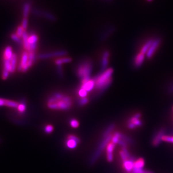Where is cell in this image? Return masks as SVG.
<instances>
[{
    "mask_svg": "<svg viewBox=\"0 0 173 173\" xmlns=\"http://www.w3.org/2000/svg\"><path fill=\"white\" fill-rule=\"evenodd\" d=\"M72 61V58L71 57H62L56 60L55 63L57 66H59V65H62V64L64 63H70Z\"/></svg>",
    "mask_w": 173,
    "mask_h": 173,
    "instance_id": "obj_23",
    "label": "cell"
},
{
    "mask_svg": "<svg viewBox=\"0 0 173 173\" xmlns=\"http://www.w3.org/2000/svg\"><path fill=\"white\" fill-rule=\"evenodd\" d=\"M73 105L72 98L62 93L56 92L47 100V107L53 110L66 111L69 109Z\"/></svg>",
    "mask_w": 173,
    "mask_h": 173,
    "instance_id": "obj_1",
    "label": "cell"
},
{
    "mask_svg": "<svg viewBox=\"0 0 173 173\" xmlns=\"http://www.w3.org/2000/svg\"><path fill=\"white\" fill-rule=\"evenodd\" d=\"M115 127V124L114 123H111L106 128L105 131L103 133L102 137L103 138L106 137L107 136H110L111 135V132L114 129Z\"/></svg>",
    "mask_w": 173,
    "mask_h": 173,
    "instance_id": "obj_24",
    "label": "cell"
},
{
    "mask_svg": "<svg viewBox=\"0 0 173 173\" xmlns=\"http://www.w3.org/2000/svg\"><path fill=\"white\" fill-rule=\"evenodd\" d=\"M153 39H149L148 40H147L145 43V44L142 46L140 52L144 54H146L148 50H149L150 46H151V44L153 42Z\"/></svg>",
    "mask_w": 173,
    "mask_h": 173,
    "instance_id": "obj_22",
    "label": "cell"
},
{
    "mask_svg": "<svg viewBox=\"0 0 173 173\" xmlns=\"http://www.w3.org/2000/svg\"><path fill=\"white\" fill-rule=\"evenodd\" d=\"M141 117V114L139 113H137L135 114L133 117H132L129 120L128 122H131L136 127H141L142 125V121L139 119Z\"/></svg>",
    "mask_w": 173,
    "mask_h": 173,
    "instance_id": "obj_16",
    "label": "cell"
},
{
    "mask_svg": "<svg viewBox=\"0 0 173 173\" xmlns=\"http://www.w3.org/2000/svg\"><path fill=\"white\" fill-rule=\"evenodd\" d=\"M145 59V54L139 52L138 53L134 58L133 60V66L136 68L140 67Z\"/></svg>",
    "mask_w": 173,
    "mask_h": 173,
    "instance_id": "obj_11",
    "label": "cell"
},
{
    "mask_svg": "<svg viewBox=\"0 0 173 173\" xmlns=\"http://www.w3.org/2000/svg\"><path fill=\"white\" fill-rule=\"evenodd\" d=\"M115 31V27L112 26H110L109 28H107L104 32L102 33L101 37L99 38V41L100 42H104L107 39H108L109 37L111 36L114 32Z\"/></svg>",
    "mask_w": 173,
    "mask_h": 173,
    "instance_id": "obj_15",
    "label": "cell"
},
{
    "mask_svg": "<svg viewBox=\"0 0 173 173\" xmlns=\"http://www.w3.org/2000/svg\"><path fill=\"white\" fill-rule=\"evenodd\" d=\"M88 101H89V100L86 97V98H81L78 100V104L80 107H83L87 104Z\"/></svg>",
    "mask_w": 173,
    "mask_h": 173,
    "instance_id": "obj_31",
    "label": "cell"
},
{
    "mask_svg": "<svg viewBox=\"0 0 173 173\" xmlns=\"http://www.w3.org/2000/svg\"><path fill=\"white\" fill-rule=\"evenodd\" d=\"M28 60V52L25 51L24 52H23L22 54L20 64L18 67V71L19 72L22 71V70L27 64Z\"/></svg>",
    "mask_w": 173,
    "mask_h": 173,
    "instance_id": "obj_18",
    "label": "cell"
},
{
    "mask_svg": "<svg viewBox=\"0 0 173 173\" xmlns=\"http://www.w3.org/2000/svg\"><path fill=\"white\" fill-rule=\"evenodd\" d=\"M70 125H71L73 128H76L78 127V126H79V122H78V121L77 120L73 119H71V120H70Z\"/></svg>",
    "mask_w": 173,
    "mask_h": 173,
    "instance_id": "obj_39",
    "label": "cell"
},
{
    "mask_svg": "<svg viewBox=\"0 0 173 173\" xmlns=\"http://www.w3.org/2000/svg\"><path fill=\"white\" fill-rule=\"evenodd\" d=\"M5 100L6 99L0 98V107L5 106Z\"/></svg>",
    "mask_w": 173,
    "mask_h": 173,
    "instance_id": "obj_45",
    "label": "cell"
},
{
    "mask_svg": "<svg viewBox=\"0 0 173 173\" xmlns=\"http://www.w3.org/2000/svg\"><path fill=\"white\" fill-rule=\"evenodd\" d=\"M1 139H0V142H1Z\"/></svg>",
    "mask_w": 173,
    "mask_h": 173,
    "instance_id": "obj_49",
    "label": "cell"
},
{
    "mask_svg": "<svg viewBox=\"0 0 173 173\" xmlns=\"http://www.w3.org/2000/svg\"><path fill=\"white\" fill-rule=\"evenodd\" d=\"M118 143L122 146V148H127V146H128V144L126 142H125V141H124L123 140L121 139H119V141H118Z\"/></svg>",
    "mask_w": 173,
    "mask_h": 173,
    "instance_id": "obj_42",
    "label": "cell"
},
{
    "mask_svg": "<svg viewBox=\"0 0 173 173\" xmlns=\"http://www.w3.org/2000/svg\"><path fill=\"white\" fill-rule=\"evenodd\" d=\"M110 52L109 50H105L101 56V72L104 71L106 70L108 66L109 62V57H110Z\"/></svg>",
    "mask_w": 173,
    "mask_h": 173,
    "instance_id": "obj_6",
    "label": "cell"
},
{
    "mask_svg": "<svg viewBox=\"0 0 173 173\" xmlns=\"http://www.w3.org/2000/svg\"><path fill=\"white\" fill-rule=\"evenodd\" d=\"M30 9V6L29 3H25L23 7V17L25 18H28L29 13V11Z\"/></svg>",
    "mask_w": 173,
    "mask_h": 173,
    "instance_id": "obj_28",
    "label": "cell"
},
{
    "mask_svg": "<svg viewBox=\"0 0 173 173\" xmlns=\"http://www.w3.org/2000/svg\"><path fill=\"white\" fill-rule=\"evenodd\" d=\"M93 63L92 60L89 58H85L78 63L75 72V74L81 80V82L88 80L91 78L92 71Z\"/></svg>",
    "mask_w": 173,
    "mask_h": 173,
    "instance_id": "obj_3",
    "label": "cell"
},
{
    "mask_svg": "<svg viewBox=\"0 0 173 173\" xmlns=\"http://www.w3.org/2000/svg\"><path fill=\"white\" fill-rule=\"evenodd\" d=\"M16 55L13 54L12 58L11 59V73L14 72L16 68Z\"/></svg>",
    "mask_w": 173,
    "mask_h": 173,
    "instance_id": "obj_29",
    "label": "cell"
},
{
    "mask_svg": "<svg viewBox=\"0 0 173 173\" xmlns=\"http://www.w3.org/2000/svg\"><path fill=\"white\" fill-rule=\"evenodd\" d=\"M161 39L160 38H156L153 39V41L150 46L149 50L146 53V57L147 59H150L154 54L155 51L158 48L160 44Z\"/></svg>",
    "mask_w": 173,
    "mask_h": 173,
    "instance_id": "obj_8",
    "label": "cell"
},
{
    "mask_svg": "<svg viewBox=\"0 0 173 173\" xmlns=\"http://www.w3.org/2000/svg\"><path fill=\"white\" fill-rule=\"evenodd\" d=\"M62 65H59L57 66V74L60 78H63L64 77V73L62 68Z\"/></svg>",
    "mask_w": 173,
    "mask_h": 173,
    "instance_id": "obj_38",
    "label": "cell"
},
{
    "mask_svg": "<svg viewBox=\"0 0 173 173\" xmlns=\"http://www.w3.org/2000/svg\"><path fill=\"white\" fill-rule=\"evenodd\" d=\"M162 141L173 143V136H165L162 137Z\"/></svg>",
    "mask_w": 173,
    "mask_h": 173,
    "instance_id": "obj_36",
    "label": "cell"
},
{
    "mask_svg": "<svg viewBox=\"0 0 173 173\" xmlns=\"http://www.w3.org/2000/svg\"><path fill=\"white\" fill-rule=\"evenodd\" d=\"M17 109H18V111L21 113H23L25 111L26 105H25V104L24 101H22L21 103H19Z\"/></svg>",
    "mask_w": 173,
    "mask_h": 173,
    "instance_id": "obj_32",
    "label": "cell"
},
{
    "mask_svg": "<svg viewBox=\"0 0 173 173\" xmlns=\"http://www.w3.org/2000/svg\"><path fill=\"white\" fill-rule=\"evenodd\" d=\"M169 93H173V86L169 89Z\"/></svg>",
    "mask_w": 173,
    "mask_h": 173,
    "instance_id": "obj_46",
    "label": "cell"
},
{
    "mask_svg": "<svg viewBox=\"0 0 173 173\" xmlns=\"http://www.w3.org/2000/svg\"><path fill=\"white\" fill-rule=\"evenodd\" d=\"M68 139H73L75 141H76L78 143H80V139L77 137L76 136H74V135H69L68 136Z\"/></svg>",
    "mask_w": 173,
    "mask_h": 173,
    "instance_id": "obj_41",
    "label": "cell"
},
{
    "mask_svg": "<svg viewBox=\"0 0 173 173\" xmlns=\"http://www.w3.org/2000/svg\"><path fill=\"white\" fill-rule=\"evenodd\" d=\"M112 137V135H110V136H107L103 138V139L102 140L101 143L99 144V146L97 148V150L95 151V152L92 155V156L89 160V164L91 165H93V164H95L96 162V161L98 159L99 155L102 153V151L105 149L106 146H107V144L111 141Z\"/></svg>",
    "mask_w": 173,
    "mask_h": 173,
    "instance_id": "obj_4",
    "label": "cell"
},
{
    "mask_svg": "<svg viewBox=\"0 0 173 173\" xmlns=\"http://www.w3.org/2000/svg\"><path fill=\"white\" fill-rule=\"evenodd\" d=\"M35 60V53L33 51H30L28 52V60L26 65L23 68V69L22 70V72H26L29 68H30L33 64V62Z\"/></svg>",
    "mask_w": 173,
    "mask_h": 173,
    "instance_id": "obj_13",
    "label": "cell"
},
{
    "mask_svg": "<svg viewBox=\"0 0 173 173\" xmlns=\"http://www.w3.org/2000/svg\"><path fill=\"white\" fill-rule=\"evenodd\" d=\"M38 40V37L36 34H32L29 36V50L34 52L37 49V42Z\"/></svg>",
    "mask_w": 173,
    "mask_h": 173,
    "instance_id": "obj_9",
    "label": "cell"
},
{
    "mask_svg": "<svg viewBox=\"0 0 173 173\" xmlns=\"http://www.w3.org/2000/svg\"><path fill=\"white\" fill-rule=\"evenodd\" d=\"M148 2H151L152 0H147Z\"/></svg>",
    "mask_w": 173,
    "mask_h": 173,
    "instance_id": "obj_47",
    "label": "cell"
},
{
    "mask_svg": "<svg viewBox=\"0 0 173 173\" xmlns=\"http://www.w3.org/2000/svg\"><path fill=\"white\" fill-rule=\"evenodd\" d=\"M114 135H116L118 137H119V138L122 140H123L124 141H125V142H126L127 143H130V144H133L134 143L133 140L129 137L128 136H126V135H124L123 134H122L121 133L119 132H115L114 133Z\"/></svg>",
    "mask_w": 173,
    "mask_h": 173,
    "instance_id": "obj_21",
    "label": "cell"
},
{
    "mask_svg": "<svg viewBox=\"0 0 173 173\" xmlns=\"http://www.w3.org/2000/svg\"><path fill=\"white\" fill-rule=\"evenodd\" d=\"M67 53H68L65 50H57V51H55V52L47 53L41 54L38 56V57L39 59L45 60V59H48V58H52V57H62V56H66L67 54Z\"/></svg>",
    "mask_w": 173,
    "mask_h": 173,
    "instance_id": "obj_5",
    "label": "cell"
},
{
    "mask_svg": "<svg viewBox=\"0 0 173 173\" xmlns=\"http://www.w3.org/2000/svg\"><path fill=\"white\" fill-rule=\"evenodd\" d=\"M78 94L80 98H86L88 94V92L84 89L81 88L80 87H79V89L78 90Z\"/></svg>",
    "mask_w": 173,
    "mask_h": 173,
    "instance_id": "obj_30",
    "label": "cell"
},
{
    "mask_svg": "<svg viewBox=\"0 0 173 173\" xmlns=\"http://www.w3.org/2000/svg\"><path fill=\"white\" fill-rule=\"evenodd\" d=\"M115 144L112 142H109L106 146V154H107V160L109 162H111L113 160V150L115 148Z\"/></svg>",
    "mask_w": 173,
    "mask_h": 173,
    "instance_id": "obj_17",
    "label": "cell"
},
{
    "mask_svg": "<svg viewBox=\"0 0 173 173\" xmlns=\"http://www.w3.org/2000/svg\"><path fill=\"white\" fill-rule=\"evenodd\" d=\"M22 42L24 48L28 52L29 50V35L28 33L25 30L23 36H22Z\"/></svg>",
    "mask_w": 173,
    "mask_h": 173,
    "instance_id": "obj_20",
    "label": "cell"
},
{
    "mask_svg": "<svg viewBox=\"0 0 173 173\" xmlns=\"http://www.w3.org/2000/svg\"><path fill=\"white\" fill-rule=\"evenodd\" d=\"M28 18H25L23 17V20H22V27L24 29V30H25V29H26L27 26H28Z\"/></svg>",
    "mask_w": 173,
    "mask_h": 173,
    "instance_id": "obj_40",
    "label": "cell"
},
{
    "mask_svg": "<svg viewBox=\"0 0 173 173\" xmlns=\"http://www.w3.org/2000/svg\"><path fill=\"white\" fill-rule=\"evenodd\" d=\"M33 12L37 15L38 16H43L44 17H45L46 19H47V20H49V21H55L56 19V17L52 14L51 13H49V12H45V11H41L39 10H33Z\"/></svg>",
    "mask_w": 173,
    "mask_h": 173,
    "instance_id": "obj_12",
    "label": "cell"
},
{
    "mask_svg": "<svg viewBox=\"0 0 173 173\" xmlns=\"http://www.w3.org/2000/svg\"><path fill=\"white\" fill-rule=\"evenodd\" d=\"M106 1H109V2H110L112 0H106Z\"/></svg>",
    "mask_w": 173,
    "mask_h": 173,
    "instance_id": "obj_48",
    "label": "cell"
},
{
    "mask_svg": "<svg viewBox=\"0 0 173 173\" xmlns=\"http://www.w3.org/2000/svg\"><path fill=\"white\" fill-rule=\"evenodd\" d=\"M77 142L76 141H75L73 139H67V141H66V146H67V148L70 149H73L75 148L76 147L77 145Z\"/></svg>",
    "mask_w": 173,
    "mask_h": 173,
    "instance_id": "obj_27",
    "label": "cell"
},
{
    "mask_svg": "<svg viewBox=\"0 0 173 173\" xmlns=\"http://www.w3.org/2000/svg\"><path fill=\"white\" fill-rule=\"evenodd\" d=\"M19 103L16 101H14L10 100H5V106L9 108H17Z\"/></svg>",
    "mask_w": 173,
    "mask_h": 173,
    "instance_id": "obj_26",
    "label": "cell"
},
{
    "mask_svg": "<svg viewBox=\"0 0 173 173\" xmlns=\"http://www.w3.org/2000/svg\"><path fill=\"white\" fill-rule=\"evenodd\" d=\"M165 129L164 128H160L155 133L152 140V144L153 146H157L159 145L161 142L162 141V137L165 136Z\"/></svg>",
    "mask_w": 173,
    "mask_h": 173,
    "instance_id": "obj_7",
    "label": "cell"
},
{
    "mask_svg": "<svg viewBox=\"0 0 173 173\" xmlns=\"http://www.w3.org/2000/svg\"><path fill=\"white\" fill-rule=\"evenodd\" d=\"M128 125V128H129V129H134L136 127V126L132 123L128 122V125Z\"/></svg>",
    "mask_w": 173,
    "mask_h": 173,
    "instance_id": "obj_44",
    "label": "cell"
},
{
    "mask_svg": "<svg viewBox=\"0 0 173 173\" xmlns=\"http://www.w3.org/2000/svg\"><path fill=\"white\" fill-rule=\"evenodd\" d=\"M95 81L93 78H90L88 80L81 82L80 87L86 90L87 92L91 91L95 88Z\"/></svg>",
    "mask_w": 173,
    "mask_h": 173,
    "instance_id": "obj_10",
    "label": "cell"
},
{
    "mask_svg": "<svg viewBox=\"0 0 173 173\" xmlns=\"http://www.w3.org/2000/svg\"><path fill=\"white\" fill-rule=\"evenodd\" d=\"M24 29L22 27V26H19L17 27L16 29V34L19 38H22L23 34L24 32Z\"/></svg>",
    "mask_w": 173,
    "mask_h": 173,
    "instance_id": "obj_34",
    "label": "cell"
},
{
    "mask_svg": "<svg viewBox=\"0 0 173 173\" xmlns=\"http://www.w3.org/2000/svg\"><path fill=\"white\" fill-rule=\"evenodd\" d=\"M134 159L133 157H130L128 160L125 161L123 162L124 169L128 172L130 173L132 171L134 168Z\"/></svg>",
    "mask_w": 173,
    "mask_h": 173,
    "instance_id": "obj_14",
    "label": "cell"
},
{
    "mask_svg": "<svg viewBox=\"0 0 173 173\" xmlns=\"http://www.w3.org/2000/svg\"><path fill=\"white\" fill-rule=\"evenodd\" d=\"M145 165V160L142 158H139L134 161V168L137 169H143Z\"/></svg>",
    "mask_w": 173,
    "mask_h": 173,
    "instance_id": "obj_25",
    "label": "cell"
},
{
    "mask_svg": "<svg viewBox=\"0 0 173 173\" xmlns=\"http://www.w3.org/2000/svg\"><path fill=\"white\" fill-rule=\"evenodd\" d=\"M11 38L14 42H15L16 43H17L19 44H23L22 40H21L20 38L16 34H12L11 35Z\"/></svg>",
    "mask_w": 173,
    "mask_h": 173,
    "instance_id": "obj_33",
    "label": "cell"
},
{
    "mask_svg": "<svg viewBox=\"0 0 173 173\" xmlns=\"http://www.w3.org/2000/svg\"><path fill=\"white\" fill-rule=\"evenodd\" d=\"M113 73L114 70L112 68H109L93 78L95 84L94 89L97 95L104 93L110 86L112 82V75Z\"/></svg>",
    "mask_w": 173,
    "mask_h": 173,
    "instance_id": "obj_2",
    "label": "cell"
},
{
    "mask_svg": "<svg viewBox=\"0 0 173 173\" xmlns=\"http://www.w3.org/2000/svg\"><path fill=\"white\" fill-rule=\"evenodd\" d=\"M53 127L51 124H48V125H46V127L45 128V131L47 134L51 133L53 131Z\"/></svg>",
    "mask_w": 173,
    "mask_h": 173,
    "instance_id": "obj_37",
    "label": "cell"
},
{
    "mask_svg": "<svg viewBox=\"0 0 173 173\" xmlns=\"http://www.w3.org/2000/svg\"><path fill=\"white\" fill-rule=\"evenodd\" d=\"M129 173H153L148 170H145L143 169H137L133 168L132 171Z\"/></svg>",
    "mask_w": 173,
    "mask_h": 173,
    "instance_id": "obj_35",
    "label": "cell"
},
{
    "mask_svg": "<svg viewBox=\"0 0 173 173\" xmlns=\"http://www.w3.org/2000/svg\"><path fill=\"white\" fill-rule=\"evenodd\" d=\"M13 54L14 53H12V48L10 46H7L3 52V60H11Z\"/></svg>",
    "mask_w": 173,
    "mask_h": 173,
    "instance_id": "obj_19",
    "label": "cell"
},
{
    "mask_svg": "<svg viewBox=\"0 0 173 173\" xmlns=\"http://www.w3.org/2000/svg\"><path fill=\"white\" fill-rule=\"evenodd\" d=\"M119 154H120V157H121V158H122V160L123 161V162L128 159V158L126 157V155L124 154V152L123 151V150L120 151Z\"/></svg>",
    "mask_w": 173,
    "mask_h": 173,
    "instance_id": "obj_43",
    "label": "cell"
}]
</instances>
